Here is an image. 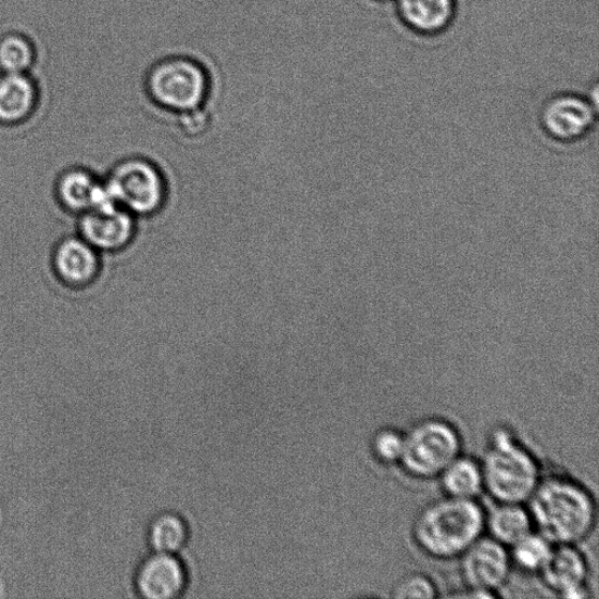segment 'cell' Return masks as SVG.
<instances>
[{"label":"cell","mask_w":599,"mask_h":599,"mask_svg":"<svg viewBox=\"0 0 599 599\" xmlns=\"http://www.w3.org/2000/svg\"><path fill=\"white\" fill-rule=\"evenodd\" d=\"M527 502L533 526L551 545L575 546L595 528V500L571 479L553 476L541 481Z\"/></svg>","instance_id":"1"},{"label":"cell","mask_w":599,"mask_h":599,"mask_svg":"<svg viewBox=\"0 0 599 599\" xmlns=\"http://www.w3.org/2000/svg\"><path fill=\"white\" fill-rule=\"evenodd\" d=\"M485 528L486 515L481 505L448 497L423 509L413 523L412 535L429 557L453 560L476 543Z\"/></svg>","instance_id":"2"},{"label":"cell","mask_w":599,"mask_h":599,"mask_svg":"<svg viewBox=\"0 0 599 599\" xmlns=\"http://www.w3.org/2000/svg\"><path fill=\"white\" fill-rule=\"evenodd\" d=\"M482 471L484 488L499 504L527 502L541 482L536 459L507 430L494 432Z\"/></svg>","instance_id":"3"},{"label":"cell","mask_w":599,"mask_h":599,"mask_svg":"<svg viewBox=\"0 0 599 599\" xmlns=\"http://www.w3.org/2000/svg\"><path fill=\"white\" fill-rule=\"evenodd\" d=\"M212 77L199 60L170 55L146 73L145 93L155 106L177 115L205 107L212 94Z\"/></svg>","instance_id":"4"},{"label":"cell","mask_w":599,"mask_h":599,"mask_svg":"<svg viewBox=\"0 0 599 599\" xmlns=\"http://www.w3.org/2000/svg\"><path fill=\"white\" fill-rule=\"evenodd\" d=\"M103 177L113 202L138 219L155 217L168 204L169 179L145 155L118 160Z\"/></svg>","instance_id":"5"},{"label":"cell","mask_w":599,"mask_h":599,"mask_svg":"<svg viewBox=\"0 0 599 599\" xmlns=\"http://www.w3.org/2000/svg\"><path fill=\"white\" fill-rule=\"evenodd\" d=\"M460 451L458 431L442 419H429L404 436L399 463L413 477L432 479L439 476Z\"/></svg>","instance_id":"6"},{"label":"cell","mask_w":599,"mask_h":599,"mask_svg":"<svg viewBox=\"0 0 599 599\" xmlns=\"http://www.w3.org/2000/svg\"><path fill=\"white\" fill-rule=\"evenodd\" d=\"M596 102L575 93H559L549 98L538 115L547 138L572 144L586 139L596 123Z\"/></svg>","instance_id":"7"},{"label":"cell","mask_w":599,"mask_h":599,"mask_svg":"<svg viewBox=\"0 0 599 599\" xmlns=\"http://www.w3.org/2000/svg\"><path fill=\"white\" fill-rule=\"evenodd\" d=\"M103 256L78 233L65 235L51 252V271L59 283L72 291L94 286L103 271Z\"/></svg>","instance_id":"8"},{"label":"cell","mask_w":599,"mask_h":599,"mask_svg":"<svg viewBox=\"0 0 599 599\" xmlns=\"http://www.w3.org/2000/svg\"><path fill=\"white\" fill-rule=\"evenodd\" d=\"M77 219V233L102 256L127 251L139 232V219L115 204L93 209Z\"/></svg>","instance_id":"9"},{"label":"cell","mask_w":599,"mask_h":599,"mask_svg":"<svg viewBox=\"0 0 599 599\" xmlns=\"http://www.w3.org/2000/svg\"><path fill=\"white\" fill-rule=\"evenodd\" d=\"M189 572L178 553L152 551L133 574V589L143 599L182 597L189 586Z\"/></svg>","instance_id":"10"},{"label":"cell","mask_w":599,"mask_h":599,"mask_svg":"<svg viewBox=\"0 0 599 599\" xmlns=\"http://www.w3.org/2000/svg\"><path fill=\"white\" fill-rule=\"evenodd\" d=\"M53 194L56 204L66 214L77 218L93 209L115 204L104 177L81 166L69 167L60 173L54 181Z\"/></svg>","instance_id":"11"},{"label":"cell","mask_w":599,"mask_h":599,"mask_svg":"<svg viewBox=\"0 0 599 599\" xmlns=\"http://www.w3.org/2000/svg\"><path fill=\"white\" fill-rule=\"evenodd\" d=\"M461 558V574L470 589L496 596L511 574L512 560L494 538H479Z\"/></svg>","instance_id":"12"},{"label":"cell","mask_w":599,"mask_h":599,"mask_svg":"<svg viewBox=\"0 0 599 599\" xmlns=\"http://www.w3.org/2000/svg\"><path fill=\"white\" fill-rule=\"evenodd\" d=\"M540 574L546 586L560 597L575 599L588 596V563L575 546L562 545L552 548Z\"/></svg>","instance_id":"13"},{"label":"cell","mask_w":599,"mask_h":599,"mask_svg":"<svg viewBox=\"0 0 599 599\" xmlns=\"http://www.w3.org/2000/svg\"><path fill=\"white\" fill-rule=\"evenodd\" d=\"M400 24L416 36L438 37L457 18L458 0H394Z\"/></svg>","instance_id":"14"},{"label":"cell","mask_w":599,"mask_h":599,"mask_svg":"<svg viewBox=\"0 0 599 599\" xmlns=\"http://www.w3.org/2000/svg\"><path fill=\"white\" fill-rule=\"evenodd\" d=\"M38 94L31 79L21 74H7L0 79V126L16 127L36 111Z\"/></svg>","instance_id":"15"},{"label":"cell","mask_w":599,"mask_h":599,"mask_svg":"<svg viewBox=\"0 0 599 599\" xmlns=\"http://www.w3.org/2000/svg\"><path fill=\"white\" fill-rule=\"evenodd\" d=\"M486 527L494 540L512 547L533 532V521L522 505L500 504L486 518Z\"/></svg>","instance_id":"16"},{"label":"cell","mask_w":599,"mask_h":599,"mask_svg":"<svg viewBox=\"0 0 599 599\" xmlns=\"http://www.w3.org/2000/svg\"><path fill=\"white\" fill-rule=\"evenodd\" d=\"M190 527L182 514L164 511L149 522L146 541L152 551L178 553L189 543Z\"/></svg>","instance_id":"17"},{"label":"cell","mask_w":599,"mask_h":599,"mask_svg":"<svg viewBox=\"0 0 599 599\" xmlns=\"http://www.w3.org/2000/svg\"><path fill=\"white\" fill-rule=\"evenodd\" d=\"M439 476L447 497L474 500L484 488L482 466L471 458L459 456Z\"/></svg>","instance_id":"18"},{"label":"cell","mask_w":599,"mask_h":599,"mask_svg":"<svg viewBox=\"0 0 599 599\" xmlns=\"http://www.w3.org/2000/svg\"><path fill=\"white\" fill-rule=\"evenodd\" d=\"M512 548V562L522 571L530 573H540L552 551V545L547 538L533 532L524 536Z\"/></svg>","instance_id":"19"},{"label":"cell","mask_w":599,"mask_h":599,"mask_svg":"<svg viewBox=\"0 0 599 599\" xmlns=\"http://www.w3.org/2000/svg\"><path fill=\"white\" fill-rule=\"evenodd\" d=\"M34 63L31 43L21 36H8L0 41V67L8 74L24 73Z\"/></svg>","instance_id":"20"},{"label":"cell","mask_w":599,"mask_h":599,"mask_svg":"<svg viewBox=\"0 0 599 599\" xmlns=\"http://www.w3.org/2000/svg\"><path fill=\"white\" fill-rule=\"evenodd\" d=\"M404 436L395 430L380 431L372 441V453L383 463L399 462Z\"/></svg>","instance_id":"21"},{"label":"cell","mask_w":599,"mask_h":599,"mask_svg":"<svg viewBox=\"0 0 599 599\" xmlns=\"http://www.w3.org/2000/svg\"><path fill=\"white\" fill-rule=\"evenodd\" d=\"M395 598L430 599L437 596V589L431 579L422 575H411L402 579L394 589Z\"/></svg>","instance_id":"22"},{"label":"cell","mask_w":599,"mask_h":599,"mask_svg":"<svg viewBox=\"0 0 599 599\" xmlns=\"http://www.w3.org/2000/svg\"><path fill=\"white\" fill-rule=\"evenodd\" d=\"M374 2H394V0H374Z\"/></svg>","instance_id":"23"}]
</instances>
